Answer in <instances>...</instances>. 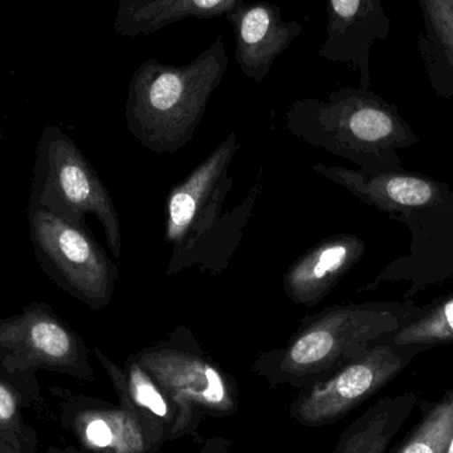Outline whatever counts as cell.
<instances>
[{
    "instance_id": "obj_1",
    "label": "cell",
    "mask_w": 453,
    "mask_h": 453,
    "mask_svg": "<svg viewBox=\"0 0 453 453\" xmlns=\"http://www.w3.org/2000/svg\"><path fill=\"white\" fill-rule=\"evenodd\" d=\"M239 149L237 133H229L185 180L170 190L164 239L173 245V255L165 276L194 266L203 273L219 274L228 266L264 188L260 169L244 201L225 212L234 186L229 170Z\"/></svg>"
},
{
    "instance_id": "obj_20",
    "label": "cell",
    "mask_w": 453,
    "mask_h": 453,
    "mask_svg": "<svg viewBox=\"0 0 453 453\" xmlns=\"http://www.w3.org/2000/svg\"><path fill=\"white\" fill-rule=\"evenodd\" d=\"M394 345L419 346L426 351L453 345V290L420 308L415 319L388 335Z\"/></svg>"
},
{
    "instance_id": "obj_8",
    "label": "cell",
    "mask_w": 453,
    "mask_h": 453,
    "mask_svg": "<svg viewBox=\"0 0 453 453\" xmlns=\"http://www.w3.org/2000/svg\"><path fill=\"white\" fill-rule=\"evenodd\" d=\"M423 351L419 346L394 345L386 337L330 377L300 390L290 402L289 417L308 428L338 422L395 380Z\"/></svg>"
},
{
    "instance_id": "obj_13",
    "label": "cell",
    "mask_w": 453,
    "mask_h": 453,
    "mask_svg": "<svg viewBox=\"0 0 453 453\" xmlns=\"http://www.w3.org/2000/svg\"><path fill=\"white\" fill-rule=\"evenodd\" d=\"M236 42L237 65L245 77L261 82L280 55L303 34L300 21L285 20L281 8L268 2L237 5L226 13Z\"/></svg>"
},
{
    "instance_id": "obj_22",
    "label": "cell",
    "mask_w": 453,
    "mask_h": 453,
    "mask_svg": "<svg viewBox=\"0 0 453 453\" xmlns=\"http://www.w3.org/2000/svg\"><path fill=\"white\" fill-rule=\"evenodd\" d=\"M20 423L18 391L0 378V438L16 441L20 433Z\"/></svg>"
},
{
    "instance_id": "obj_5",
    "label": "cell",
    "mask_w": 453,
    "mask_h": 453,
    "mask_svg": "<svg viewBox=\"0 0 453 453\" xmlns=\"http://www.w3.org/2000/svg\"><path fill=\"white\" fill-rule=\"evenodd\" d=\"M28 209L45 210L81 226L93 215L111 255L121 260V222L111 193L74 141L53 125L45 127L37 143Z\"/></svg>"
},
{
    "instance_id": "obj_24",
    "label": "cell",
    "mask_w": 453,
    "mask_h": 453,
    "mask_svg": "<svg viewBox=\"0 0 453 453\" xmlns=\"http://www.w3.org/2000/svg\"><path fill=\"white\" fill-rule=\"evenodd\" d=\"M446 453H453V434L451 436V441H449V449H447Z\"/></svg>"
},
{
    "instance_id": "obj_17",
    "label": "cell",
    "mask_w": 453,
    "mask_h": 453,
    "mask_svg": "<svg viewBox=\"0 0 453 453\" xmlns=\"http://www.w3.org/2000/svg\"><path fill=\"white\" fill-rule=\"evenodd\" d=\"M244 0H119L114 31L119 36L156 34L188 18L226 15Z\"/></svg>"
},
{
    "instance_id": "obj_4",
    "label": "cell",
    "mask_w": 453,
    "mask_h": 453,
    "mask_svg": "<svg viewBox=\"0 0 453 453\" xmlns=\"http://www.w3.org/2000/svg\"><path fill=\"white\" fill-rule=\"evenodd\" d=\"M228 65L223 36L185 65L157 58L141 63L127 87L125 117L130 134L151 153L174 154L185 148Z\"/></svg>"
},
{
    "instance_id": "obj_15",
    "label": "cell",
    "mask_w": 453,
    "mask_h": 453,
    "mask_svg": "<svg viewBox=\"0 0 453 453\" xmlns=\"http://www.w3.org/2000/svg\"><path fill=\"white\" fill-rule=\"evenodd\" d=\"M73 430L93 453H157L169 443L166 430L127 407L90 402L77 410Z\"/></svg>"
},
{
    "instance_id": "obj_23",
    "label": "cell",
    "mask_w": 453,
    "mask_h": 453,
    "mask_svg": "<svg viewBox=\"0 0 453 453\" xmlns=\"http://www.w3.org/2000/svg\"><path fill=\"white\" fill-rule=\"evenodd\" d=\"M232 441L223 436H212L207 439L202 447L201 453H231Z\"/></svg>"
},
{
    "instance_id": "obj_3",
    "label": "cell",
    "mask_w": 453,
    "mask_h": 453,
    "mask_svg": "<svg viewBox=\"0 0 453 453\" xmlns=\"http://www.w3.org/2000/svg\"><path fill=\"white\" fill-rule=\"evenodd\" d=\"M285 127L306 145L348 159L365 174L401 170L398 150L419 143L399 109L365 88H341L321 98L293 101Z\"/></svg>"
},
{
    "instance_id": "obj_12",
    "label": "cell",
    "mask_w": 453,
    "mask_h": 453,
    "mask_svg": "<svg viewBox=\"0 0 453 453\" xmlns=\"http://www.w3.org/2000/svg\"><path fill=\"white\" fill-rule=\"evenodd\" d=\"M311 169L325 180L346 188L367 206L380 210L390 219L411 207L434 203L452 191L449 183L403 167L380 174H365L357 169L325 164H316Z\"/></svg>"
},
{
    "instance_id": "obj_19",
    "label": "cell",
    "mask_w": 453,
    "mask_h": 453,
    "mask_svg": "<svg viewBox=\"0 0 453 453\" xmlns=\"http://www.w3.org/2000/svg\"><path fill=\"white\" fill-rule=\"evenodd\" d=\"M423 29L418 50L439 97L453 100V0H418Z\"/></svg>"
},
{
    "instance_id": "obj_6",
    "label": "cell",
    "mask_w": 453,
    "mask_h": 453,
    "mask_svg": "<svg viewBox=\"0 0 453 453\" xmlns=\"http://www.w3.org/2000/svg\"><path fill=\"white\" fill-rule=\"evenodd\" d=\"M180 410L175 441L194 435L204 415L226 418L239 409V385L202 349L188 327L133 354Z\"/></svg>"
},
{
    "instance_id": "obj_2",
    "label": "cell",
    "mask_w": 453,
    "mask_h": 453,
    "mask_svg": "<svg viewBox=\"0 0 453 453\" xmlns=\"http://www.w3.org/2000/svg\"><path fill=\"white\" fill-rule=\"evenodd\" d=\"M419 313L420 306L412 300L327 306L306 317L281 348L261 353L252 372L272 388L303 390L358 358Z\"/></svg>"
},
{
    "instance_id": "obj_7",
    "label": "cell",
    "mask_w": 453,
    "mask_h": 453,
    "mask_svg": "<svg viewBox=\"0 0 453 453\" xmlns=\"http://www.w3.org/2000/svg\"><path fill=\"white\" fill-rule=\"evenodd\" d=\"M29 237L42 271L92 311L111 303L119 271L87 226L28 209Z\"/></svg>"
},
{
    "instance_id": "obj_16",
    "label": "cell",
    "mask_w": 453,
    "mask_h": 453,
    "mask_svg": "<svg viewBox=\"0 0 453 453\" xmlns=\"http://www.w3.org/2000/svg\"><path fill=\"white\" fill-rule=\"evenodd\" d=\"M93 354L108 374L119 404L164 428L169 434L170 441H175L180 410L172 396L138 364L133 354L122 367L98 348L93 349Z\"/></svg>"
},
{
    "instance_id": "obj_11",
    "label": "cell",
    "mask_w": 453,
    "mask_h": 453,
    "mask_svg": "<svg viewBox=\"0 0 453 453\" xmlns=\"http://www.w3.org/2000/svg\"><path fill=\"white\" fill-rule=\"evenodd\" d=\"M385 0H327L326 40L319 56L330 63L349 64L359 72V84L370 89V52L390 36Z\"/></svg>"
},
{
    "instance_id": "obj_18",
    "label": "cell",
    "mask_w": 453,
    "mask_h": 453,
    "mask_svg": "<svg viewBox=\"0 0 453 453\" xmlns=\"http://www.w3.org/2000/svg\"><path fill=\"white\" fill-rule=\"evenodd\" d=\"M417 404L415 391L380 399L341 433L332 453L388 452Z\"/></svg>"
},
{
    "instance_id": "obj_9",
    "label": "cell",
    "mask_w": 453,
    "mask_h": 453,
    "mask_svg": "<svg viewBox=\"0 0 453 453\" xmlns=\"http://www.w3.org/2000/svg\"><path fill=\"white\" fill-rule=\"evenodd\" d=\"M0 370L10 375L50 370L85 380L95 377L84 341L42 303L0 319Z\"/></svg>"
},
{
    "instance_id": "obj_25",
    "label": "cell",
    "mask_w": 453,
    "mask_h": 453,
    "mask_svg": "<svg viewBox=\"0 0 453 453\" xmlns=\"http://www.w3.org/2000/svg\"><path fill=\"white\" fill-rule=\"evenodd\" d=\"M0 137H2V133H0Z\"/></svg>"
},
{
    "instance_id": "obj_14",
    "label": "cell",
    "mask_w": 453,
    "mask_h": 453,
    "mask_svg": "<svg viewBox=\"0 0 453 453\" xmlns=\"http://www.w3.org/2000/svg\"><path fill=\"white\" fill-rule=\"evenodd\" d=\"M366 250V242L358 234H338L321 240L285 272V295L297 305L314 308L353 271Z\"/></svg>"
},
{
    "instance_id": "obj_10",
    "label": "cell",
    "mask_w": 453,
    "mask_h": 453,
    "mask_svg": "<svg viewBox=\"0 0 453 453\" xmlns=\"http://www.w3.org/2000/svg\"><path fill=\"white\" fill-rule=\"evenodd\" d=\"M391 219L411 232L410 250L385 266L357 292H372L388 282L407 281L404 300L453 280V191L444 198L411 207Z\"/></svg>"
},
{
    "instance_id": "obj_21",
    "label": "cell",
    "mask_w": 453,
    "mask_h": 453,
    "mask_svg": "<svg viewBox=\"0 0 453 453\" xmlns=\"http://www.w3.org/2000/svg\"><path fill=\"white\" fill-rule=\"evenodd\" d=\"M453 434V388L428 404L414 430L388 453H446Z\"/></svg>"
}]
</instances>
